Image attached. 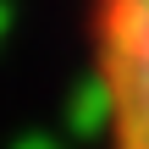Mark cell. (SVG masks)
I'll return each mask as SVG.
<instances>
[{
  "label": "cell",
  "instance_id": "obj_1",
  "mask_svg": "<svg viewBox=\"0 0 149 149\" xmlns=\"http://www.w3.org/2000/svg\"><path fill=\"white\" fill-rule=\"evenodd\" d=\"M94 77L105 144L149 149V0H94Z\"/></svg>",
  "mask_w": 149,
  "mask_h": 149
}]
</instances>
